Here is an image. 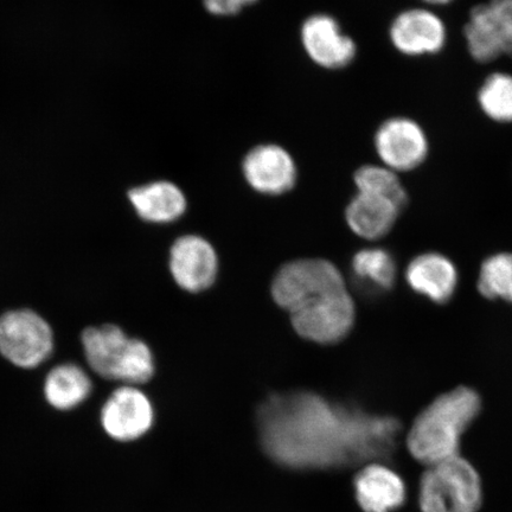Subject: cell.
<instances>
[{
  "instance_id": "cell-9",
  "label": "cell",
  "mask_w": 512,
  "mask_h": 512,
  "mask_svg": "<svg viewBox=\"0 0 512 512\" xmlns=\"http://www.w3.org/2000/svg\"><path fill=\"white\" fill-rule=\"evenodd\" d=\"M374 149L380 164L401 175L426 163L431 144L425 128L418 121L398 115L377 127Z\"/></svg>"
},
{
  "instance_id": "cell-12",
  "label": "cell",
  "mask_w": 512,
  "mask_h": 512,
  "mask_svg": "<svg viewBox=\"0 0 512 512\" xmlns=\"http://www.w3.org/2000/svg\"><path fill=\"white\" fill-rule=\"evenodd\" d=\"M241 171L248 187L264 196L285 195L298 181L296 159L284 146L274 143L249 150L242 159Z\"/></svg>"
},
{
  "instance_id": "cell-25",
  "label": "cell",
  "mask_w": 512,
  "mask_h": 512,
  "mask_svg": "<svg viewBox=\"0 0 512 512\" xmlns=\"http://www.w3.org/2000/svg\"><path fill=\"white\" fill-rule=\"evenodd\" d=\"M422 4L428 8H438V6H446L454 2V0H420Z\"/></svg>"
},
{
  "instance_id": "cell-26",
  "label": "cell",
  "mask_w": 512,
  "mask_h": 512,
  "mask_svg": "<svg viewBox=\"0 0 512 512\" xmlns=\"http://www.w3.org/2000/svg\"><path fill=\"white\" fill-rule=\"evenodd\" d=\"M256 2H259V0H241L243 6L253 5Z\"/></svg>"
},
{
  "instance_id": "cell-19",
  "label": "cell",
  "mask_w": 512,
  "mask_h": 512,
  "mask_svg": "<svg viewBox=\"0 0 512 512\" xmlns=\"http://www.w3.org/2000/svg\"><path fill=\"white\" fill-rule=\"evenodd\" d=\"M43 389L51 407L69 411L88 399L93 384L91 377L78 364L64 363L50 370Z\"/></svg>"
},
{
  "instance_id": "cell-22",
  "label": "cell",
  "mask_w": 512,
  "mask_h": 512,
  "mask_svg": "<svg viewBox=\"0 0 512 512\" xmlns=\"http://www.w3.org/2000/svg\"><path fill=\"white\" fill-rule=\"evenodd\" d=\"M351 267L357 278L384 291L394 286L398 274L393 256L379 247L358 251L352 258Z\"/></svg>"
},
{
  "instance_id": "cell-8",
  "label": "cell",
  "mask_w": 512,
  "mask_h": 512,
  "mask_svg": "<svg viewBox=\"0 0 512 512\" xmlns=\"http://www.w3.org/2000/svg\"><path fill=\"white\" fill-rule=\"evenodd\" d=\"M467 51L486 64L512 57V0H489L470 11L464 27Z\"/></svg>"
},
{
  "instance_id": "cell-2",
  "label": "cell",
  "mask_w": 512,
  "mask_h": 512,
  "mask_svg": "<svg viewBox=\"0 0 512 512\" xmlns=\"http://www.w3.org/2000/svg\"><path fill=\"white\" fill-rule=\"evenodd\" d=\"M480 411L482 400L472 388L441 394L416 416L407 434L409 453L425 466L459 456L460 441Z\"/></svg>"
},
{
  "instance_id": "cell-24",
  "label": "cell",
  "mask_w": 512,
  "mask_h": 512,
  "mask_svg": "<svg viewBox=\"0 0 512 512\" xmlns=\"http://www.w3.org/2000/svg\"><path fill=\"white\" fill-rule=\"evenodd\" d=\"M204 8L216 17H234L245 8L241 0H203Z\"/></svg>"
},
{
  "instance_id": "cell-13",
  "label": "cell",
  "mask_w": 512,
  "mask_h": 512,
  "mask_svg": "<svg viewBox=\"0 0 512 512\" xmlns=\"http://www.w3.org/2000/svg\"><path fill=\"white\" fill-rule=\"evenodd\" d=\"M169 268L181 290L201 293L209 290L219 277V255L202 236L183 235L170 248Z\"/></svg>"
},
{
  "instance_id": "cell-23",
  "label": "cell",
  "mask_w": 512,
  "mask_h": 512,
  "mask_svg": "<svg viewBox=\"0 0 512 512\" xmlns=\"http://www.w3.org/2000/svg\"><path fill=\"white\" fill-rule=\"evenodd\" d=\"M477 287L484 298L512 305V253L489 256L480 266Z\"/></svg>"
},
{
  "instance_id": "cell-5",
  "label": "cell",
  "mask_w": 512,
  "mask_h": 512,
  "mask_svg": "<svg viewBox=\"0 0 512 512\" xmlns=\"http://www.w3.org/2000/svg\"><path fill=\"white\" fill-rule=\"evenodd\" d=\"M304 341L319 345L342 342L356 322V305L348 288L313 297L288 315Z\"/></svg>"
},
{
  "instance_id": "cell-18",
  "label": "cell",
  "mask_w": 512,
  "mask_h": 512,
  "mask_svg": "<svg viewBox=\"0 0 512 512\" xmlns=\"http://www.w3.org/2000/svg\"><path fill=\"white\" fill-rule=\"evenodd\" d=\"M128 200L140 219L153 224L176 222L188 210L187 196L171 181H156L133 188L128 192Z\"/></svg>"
},
{
  "instance_id": "cell-1",
  "label": "cell",
  "mask_w": 512,
  "mask_h": 512,
  "mask_svg": "<svg viewBox=\"0 0 512 512\" xmlns=\"http://www.w3.org/2000/svg\"><path fill=\"white\" fill-rule=\"evenodd\" d=\"M255 427L262 451L275 464L352 473L388 464L401 428L392 416L332 405L315 394L273 396L255 411Z\"/></svg>"
},
{
  "instance_id": "cell-14",
  "label": "cell",
  "mask_w": 512,
  "mask_h": 512,
  "mask_svg": "<svg viewBox=\"0 0 512 512\" xmlns=\"http://www.w3.org/2000/svg\"><path fill=\"white\" fill-rule=\"evenodd\" d=\"M300 42L307 57L323 69L347 68L357 56L354 38L345 34L337 19L328 14L307 17L300 28Z\"/></svg>"
},
{
  "instance_id": "cell-16",
  "label": "cell",
  "mask_w": 512,
  "mask_h": 512,
  "mask_svg": "<svg viewBox=\"0 0 512 512\" xmlns=\"http://www.w3.org/2000/svg\"><path fill=\"white\" fill-rule=\"evenodd\" d=\"M409 287L435 304H446L458 285V272L447 256L428 252L415 256L406 268Z\"/></svg>"
},
{
  "instance_id": "cell-7",
  "label": "cell",
  "mask_w": 512,
  "mask_h": 512,
  "mask_svg": "<svg viewBox=\"0 0 512 512\" xmlns=\"http://www.w3.org/2000/svg\"><path fill=\"white\" fill-rule=\"evenodd\" d=\"M53 350V329L35 311L14 310L0 317V354L16 367L36 368Z\"/></svg>"
},
{
  "instance_id": "cell-11",
  "label": "cell",
  "mask_w": 512,
  "mask_h": 512,
  "mask_svg": "<svg viewBox=\"0 0 512 512\" xmlns=\"http://www.w3.org/2000/svg\"><path fill=\"white\" fill-rule=\"evenodd\" d=\"M101 425L119 443H134L152 431L156 412L142 390L123 386L114 390L101 409Z\"/></svg>"
},
{
  "instance_id": "cell-4",
  "label": "cell",
  "mask_w": 512,
  "mask_h": 512,
  "mask_svg": "<svg viewBox=\"0 0 512 512\" xmlns=\"http://www.w3.org/2000/svg\"><path fill=\"white\" fill-rule=\"evenodd\" d=\"M427 469L420 479L421 512H478L482 507V480L475 467L459 456Z\"/></svg>"
},
{
  "instance_id": "cell-6",
  "label": "cell",
  "mask_w": 512,
  "mask_h": 512,
  "mask_svg": "<svg viewBox=\"0 0 512 512\" xmlns=\"http://www.w3.org/2000/svg\"><path fill=\"white\" fill-rule=\"evenodd\" d=\"M347 287L344 275L331 261L303 258L279 268L272 281L271 296L281 310L291 313L316 294Z\"/></svg>"
},
{
  "instance_id": "cell-17",
  "label": "cell",
  "mask_w": 512,
  "mask_h": 512,
  "mask_svg": "<svg viewBox=\"0 0 512 512\" xmlns=\"http://www.w3.org/2000/svg\"><path fill=\"white\" fill-rule=\"evenodd\" d=\"M405 210L389 198L356 192L345 208V222L351 232L366 241L387 236Z\"/></svg>"
},
{
  "instance_id": "cell-3",
  "label": "cell",
  "mask_w": 512,
  "mask_h": 512,
  "mask_svg": "<svg viewBox=\"0 0 512 512\" xmlns=\"http://www.w3.org/2000/svg\"><path fill=\"white\" fill-rule=\"evenodd\" d=\"M83 351L89 367L106 380L139 386L155 375V358L142 339L131 338L113 324L82 332Z\"/></svg>"
},
{
  "instance_id": "cell-21",
  "label": "cell",
  "mask_w": 512,
  "mask_h": 512,
  "mask_svg": "<svg viewBox=\"0 0 512 512\" xmlns=\"http://www.w3.org/2000/svg\"><path fill=\"white\" fill-rule=\"evenodd\" d=\"M357 192L389 198L403 209L408 204V192L399 174L382 164H366L354 174Z\"/></svg>"
},
{
  "instance_id": "cell-10",
  "label": "cell",
  "mask_w": 512,
  "mask_h": 512,
  "mask_svg": "<svg viewBox=\"0 0 512 512\" xmlns=\"http://www.w3.org/2000/svg\"><path fill=\"white\" fill-rule=\"evenodd\" d=\"M388 35L393 48L407 57L438 55L448 41L443 17L428 6L399 12L389 25Z\"/></svg>"
},
{
  "instance_id": "cell-20",
  "label": "cell",
  "mask_w": 512,
  "mask_h": 512,
  "mask_svg": "<svg viewBox=\"0 0 512 512\" xmlns=\"http://www.w3.org/2000/svg\"><path fill=\"white\" fill-rule=\"evenodd\" d=\"M479 110L496 124H512V74L486 76L477 92Z\"/></svg>"
},
{
  "instance_id": "cell-15",
  "label": "cell",
  "mask_w": 512,
  "mask_h": 512,
  "mask_svg": "<svg viewBox=\"0 0 512 512\" xmlns=\"http://www.w3.org/2000/svg\"><path fill=\"white\" fill-rule=\"evenodd\" d=\"M355 501L362 512H395L406 502L407 489L393 467L373 463L354 476Z\"/></svg>"
}]
</instances>
